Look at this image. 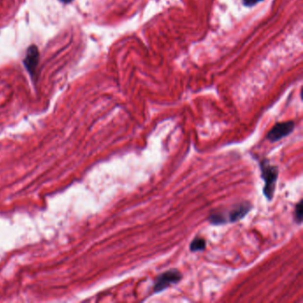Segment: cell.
Wrapping results in <instances>:
<instances>
[{"mask_svg":"<svg viewBox=\"0 0 303 303\" xmlns=\"http://www.w3.org/2000/svg\"><path fill=\"white\" fill-rule=\"evenodd\" d=\"M252 209V205L248 202H242L233 205L230 209L217 211L209 216L208 222L213 225H223L227 223H237L244 218Z\"/></svg>","mask_w":303,"mask_h":303,"instance_id":"cell-1","label":"cell"},{"mask_svg":"<svg viewBox=\"0 0 303 303\" xmlns=\"http://www.w3.org/2000/svg\"><path fill=\"white\" fill-rule=\"evenodd\" d=\"M261 179L264 180L265 184L263 187V194L268 200H272L275 193L277 180L278 178V168L275 166H271L269 160H262L260 162Z\"/></svg>","mask_w":303,"mask_h":303,"instance_id":"cell-2","label":"cell"},{"mask_svg":"<svg viewBox=\"0 0 303 303\" xmlns=\"http://www.w3.org/2000/svg\"><path fill=\"white\" fill-rule=\"evenodd\" d=\"M182 278V275L178 270H167L156 277L154 284V293L158 294L167 289L172 284H178Z\"/></svg>","mask_w":303,"mask_h":303,"instance_id":"cell-3","label":"cell"},{"mask_svg":"<svg viewBox=\"0 0 303 303\" xmlns=\"http://www.w3.org/2000/svg\"><path fill=\"white\" fill-rule=\"evenodd\" d=\"M294 128H295V123L294 121H286V122L276 124L275 126L271 128L269 133L267 134V138L270 142H278L281 139L288 136L290 133H292V132L294 131Z\"/></svg>","mask_w":303,"mask_h":303,"instance_id":"cell-4","label":"cell"},{"mask_svg":"<svg viewBox=\"0 0 303 303\" xmlns=\"http://www.w3.org/2000/svg\"><path fill=\"white\" fill-rule=\"evenodd\" d=\"M38 61H39V52H38V48L35 46H32L28 48V52L25 57L24 60V65L26 67V69L28 70V72L33 75L36 71V69L38 67Z\"/></svg>","mask_w":303,"mask_h":303,"instance_id":"cell-5","label":"cell"},{"mask_svg":"<svg viewBox=\"0 0 303 303\" xmlns=\"http://www.w3.org/2000/svg\"><path fill=\"white\" fill-rule=\"evenodd\" d=\"M205 247H206V241L203 237H196L190 243V249L192 252L204 251Z\"/></svg>","mask_w":303,"mask_h":303,"instance_id":"cell-6","label":"cell"},{"mask_svg":"<svg viewBox=\"0 0 303 303\" xmlns=\"http://www.w3.org/2000/svg\"><path fill=\"white\" fill-rule=\"evenodd\" d=\"M303 200H301L298 204H296L294 209V218L295 223L301 224L303 223Z\"/></svg>","mask_w":303,"mask_h":303,"instance_id":"cell-7","label":"cell"},{"mask_svg":"<svg viewBox=\"0 0 303 303\" xmlns=\"http://www.w3.org/2000/svg\"><path fill=\"white\" fill-rule=\"evenodd\" d=\"M262 1L263 0H243V3H244V5L247 7H252Z\"/></svg>","mask_w":303,"mask_h":303,"instance_id":"cell-8","label":"cell"},{"mask_svg":"<svg viewBox=\"0 0 303 303\" xmlns=\"http://www.w3.org/2000/svg\"><path fill=\"white\" fill-rule=\"evenodd\" d=\"M61 1H62V2H65V3H70L71 0H61Z\"/></svg>","mask_w":303,"mask_h":303,"instance_id":"cell-9","label":"cell"}]
</instances>
